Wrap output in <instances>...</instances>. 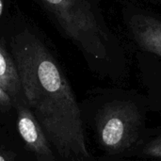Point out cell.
Returning a JSON list of instances; mask_svg holds the SVG:
<instances>
[{"instance_id":"obj_11","label":"cell","mask_w":161,"mask_h":161,"mask_svg":"<svg viewBox=\"0 0 161 161\" xmlns=\"http://www.w3.org/2000/svg\"><path fill=\"white\" fill-rule=\"evenodd\" d=\"M0 161H15V154L0 151Z\"/></svg>"},{"instance_id":"obj_4","label":"cell","mask_w":161,"mask_h":161,"mask_svg":"<svg viewBox=\"0 0 161 161\" xmlns=\"http://www.w3.org/2000/svg\"><path fill=\"white\" fill-rule=\"evenodd\" d=\"M17 126L26 148L34 154L37 161H56L45 133L30 108L24 105L18 107Z\"/></svg>"},{"instance_id":"obj_12","label":"cell","mask_w":161,"mask_h":161,"mask_svg":"<svg viewBox=\"0 0 161 161\" xmlns=\"http://www.w3.org/2000/svg\"><path fill=\"white\" fill-rule=\"evenodd\" d=\"M3 8H4V0H0V17L3 12Z\"/></svg>"},{"instance_id":"obj_7","label":"cell","mask_w":161,"mask_h":161,"mask_svg":"<svg viewBox=\"0 0 161 161\" xmlns=\"http://www.w3.org/2000/svg\"><path fill=\"white\" fill-rule=\"evenodd\" d=\"M139 75L145 88V93L149 99L152 112L161 113V82L150 75L141 73Z\"/></svg>"},{"instance_id":"obj_10","label":"cell","mask_w":161,"mask_h":161,"mask_svg":"<svg viewBox=\"0 0 161 161\" xmlns=\"http://www.w3.org/2000/svg\"><path fill=\"white\" fill-rule=\"evenodd\" d=\"M12 105V99L0 88V110L7 111Z\"/></svg>"},{"instance_id":"obj_9","label":"cell","mask_w":161,"mask_h":161,"mask_svg":"<svg viewBox=\"0 0 161 161\" xmlns=\"http://www.w3.org/2000/svg\"><path fill=\"white\" fill-rule=\"evenodd\" d=\"M97 161H161L155 159H141L134 158H123V157H108V156H100L96 158Z\"/></svg>"},{"instance_id":"obj_8","label":"cell","mask_w":161,"mask_h":161,"mask_svg":"<svg viewBox=\"0 0 161 161\" xmlns=\"http://www.w3.org/2000/svg\"><path fill=\"white\" fill-rule=\"evenodd\" d=\"M161 12V0H122Z\"/></svg>"},{"instance_id":"obj_3","label":"cell","mask_w":161,"mask_h":161,"mask_svg":"<svg viewBox=\"0 0 161 161\" xmlns=\"http://www.w3.org/2000/svg\"><path fill=\"white\" fill-rule=\"evenodd\" d=\"M121 24L125 44L133 52L161 60V12L122 1Z\"/></svg>"},{"instance_id":"obj_1","label":"cell","mask_w":161,"mask_h":161,"mask_svg":"<svg viewBox=\"0 0 161 161\" xmlns=\"http://www.w3.org/2000/svg\"><path fill=\"white\" fill-rule=\"evenodd\" d=\"M64 36L98 78L124 86L129 76L128 50L106 20L97 0H41Z\"/></svg>"},{"instance_id":"obj_5","label":"cell","mask_w":161,"mask_h":161,"mask_svg":"<svg viewBox=\"0 0 161 161\" xmlns=\"http://www.w3.org/2000/svg\"><path fill=\"white\" fill-rule=\"evenodd\" d=\"M0 88L11 98L21 92V81L14 59L0 42Z\"/></svg>"},{"instance_id":"obj_6","label":"cell","mask_w":161,"mask_h":161,"mask_svg":"<svg viewBox=\"0 0 161 161\" xmlns=\"http://www.w3.org/2000/svg\"><path fill=\"white\" fill-rule=\"evenodd\" d=\"M129 158L161 160V126L150 127L147 134L133 150Z\"/></svg>"},{"instance_id":"obj_2","label":"cell","mask_w":161,"mask_h":161,"mask_svg":"<svg viewBox=\"0 0 161 161\" xmlns=\"http://www.w3.org/2000/svg\"><path fill=\"white\" fill-rule=\"evenodd\" d=\"M80 108L84 126L92 130L101 156L129 158L150 129V102L137 90L116 85L97 88Z\"/></svg>"},{"instance_id":"obj_13","label":"cell","mask_w":161,"mask_h":161,"mask_svg":"<svg viewBox=\"0 0 161 161\" xmlns=\"http://www.w3.org/2000/svg\"><path fill=\"white\" fill-rule=\"evenodd\" d=\"M97 1H99V2H100V3H101V2H102V0H97Z\"/></svg>"}]
</instances>
